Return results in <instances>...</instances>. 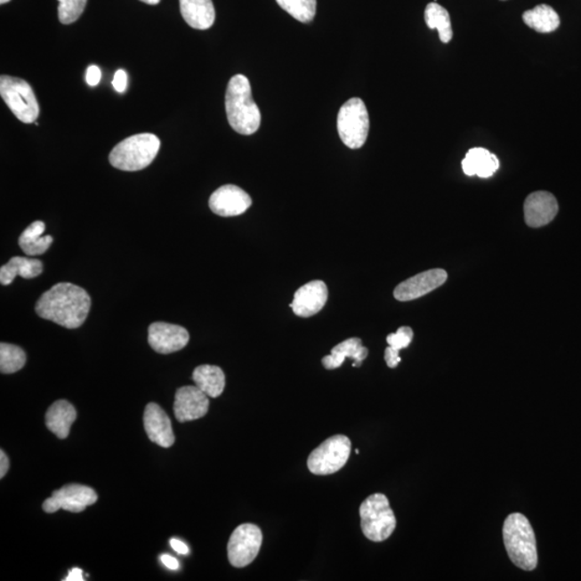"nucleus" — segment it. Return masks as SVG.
Masks as SVG:
<instances>
[{
  "instance_id": "nucleus-3",
  "label": "nucleus",
  "mask_w": 581,
  "mask_h": 581,
  "mask_svg": "<svg viewBox=\"0 0 581 581\" xmlns=\"http://www.w3.org/2000/svg\"><path fill=\"white\" fill-rule=\"evenodd\" d=\"M504 545L512 562L519 569L533 570L537 567L538 555L536 534L531 523L521 513H512L503 527Z\"/></svg>"
},
{
  "instance_id": "nucleus-6",
  "label": "nucleus",
  "mask_w": 581,
  "mask_h": 581,
  "mask_svg": "<svg viewBox=\"0 0 581 581\" xmlns=\"http://www.w3.org/2000/svg\"><path fill=\"white\" fill-rule=\"evenodd\" d=\"M0 95L20 122L30 125L37 120L40 113L39 104L32 86L27 81L2 76Z\"/></svg>"
},
{
  "instance_id": "nucleus-11",
  "label": "nucleus",
  "mask_w": 581,
  "mask_h": 581,
  "mask_svg": "<svg viewBox=\"0 0 581 581\" xmlns=\"http://www.w3.org/2000/svg\"><path fill=\"white\" fill-rule=\"evenodd\" d=\"M448 274L444 270H430L405 280L394 290V297L399 302H409L429 295L445 284Z\"/></svg>"
},
{
  "instance_id": "nucleus-17",
  "label": "nucleus",
  "mask_w": 581,
  "mask_h": 581,
  "mask_svg": "<svg viewBox=\"0 0 581 581\" xmlns=\"http://www.w3.org/2000/svg\"><path fill=\"white\" fill-rule=\"evenodd\" d=\"M143 424L149 440L163 448H169L174 443L171 419L156 403L147 405L143 415Z\"/></svg>"
},
{
  "instance_id": "nucleus-16",
  "label": "nucleus",
  "mask_w": 581,
  "mask_h": 581,
  "mask_svg": "<svg viewBox=\"0 0 581 581\" xmlns=\"http://www.w3.org/2000/svg\"><path fill=\"white\" fill-rule=\"evenodd\" d=\"M558 212L557 199L549 192L529 194L524 202V219L529 228L537 229L549 224Z\"/></svg>"
},
{
  "instance_id": "nucleus-38",
  "label": "nucleus",
  "mask_w": 581,
  "mask_h": 581,
  "mask_svg": "<svg viewBox=\"0 0 581 581\" xmlns=\"http://www.w3.org/2000/svg\"><path fill=\"white\" fill-rule=\"evenodd\" d=\"M141 2L145 3L147 4H153V6H154V4H159V2H161V0H141Z\"/></svg>"
},
{
  "instance_id": "nucleus-26",
  "label": "nucleus",
  "mask_w": 581,
  "mask_h": 581,
  "mask_svg": "<svg viewBox=\"0 0 581 581\" xmlns=\"http://www.w3.org/2000/svg\"><path fill=\"white\" fill-rule=\"evenodd\" d=\"M424 19L430 29L439 30L441 43H450L454 32H452L449 12L444 7L436 3L429 4L425 8Z\"/></svg>"
},
{
  "instance_id": "nucleus-22",
  "label": "nucleus",
  "mask_w": 581,
  "mask_h": 581,
  "mask_svg": "<svg viewBox=\"0 0 581 581\" xmlns=\"http://www.w3.org/2000/svg\"><path fill=\"white\" fill-rule=\"evenodd\" d=\"M43 270V262L37 259L14 256L0 269V282L4 286H8L17 276H20L24 279H33V278L38 277Z\"/></svg>"
},
{
  "instance_id": "nucleus-19",
  "label": "nucleus",
  "mask_w": 581,
  "mask_h": 581,
  "mask_svg": "<svg viewBox=\"0 0 581 581\" xmlns=\"http://www.w3.org/2000/svg\"><path fill=\"white\" fill-rule=\"evenodd\" d=\"M367 356V348L363 346L361 339L353 337L334 347L330 356L322 359V364L327 369H336L342 367L344 359L351 358L354 361L353 367H361Z\"/></svg>"
},
{
  "instance_id": "nucleus-32",
  "label": "nucleus",
  "mask_w": 581,
  "mask_h": 581,
  "mask_svg": "<svg viewBox=\"0 0 581 581\" xmlns=\"http://www.w3.org/2000/svg\"><path fill=\"white\" fill-rule=\"evenodd\" d=\"M384 359L390 368H395L400 362L399 351L393 347L385 349Z\"/></svg>"
},
{
  "instance_id": "nucleus-12",
  "label": "nucleus",
  "mask_w": 581,
  "mask_h": 581,
  "mask_svg": "<svg viewBox=\"0 0 581 581\" xmlns=\"http://www.w3.org/2000/svg\"><path fill=\"white\" fill-rule=\"evenodd\" d=\"M189 341V332L176 324L156 322L149 327L148 342L157 353L177 352L187 346Z\"/></svg>"
},
{
  "instance_id": "nucleus-27",
  "label": "nucleus",
  "mask_w": 581,
  "mask_h": 581,
  "mask_svg": "<svg viewBox=\"0 0 581 581\" xmlns=\"http://www.w3.org/2000/svg\"><path fill=\"white\" fill-rule=\"evenodd\" d=\"M27 363V354L15 344H0V372L13 374L19 372Z\"/></svg>"
},
{
  "instance_id": "nucleus-18",
  "label": "nucleus",
  "mask_w": 581,
  "mask_h": 581,
  "mask_svg": "<svg viewBox=\"0 0 581 581\" xmlns=\"http://www.w3.org/2000/svg\"><path fill=\"white\" fill-rule=\"evenodd\" d=\"M180 12L190 27L205 30L213 27L215 10L213 0H179Z\"/></svg>"
},
{
  "instance_id": "nucleus-25",
  "label": "nucleus",
  "mask_w": 581,
  "mask_h": 581,
  "mask_svg": "<svg viewBox=\"0 0 581 581\" xmlns=\"http://www.w3.org/2000/svg\"><path fill=\"white\" fill-rule=\"evenodd\" d=\"M524 23L537 33H553L560 27V18L554 9L547 4H538L536 8L528 10L522 15Z\"/></svg>"
},
{
  "instance_id": "nucleus-10",
  "label": "nucleus",
  "mask_w": 581,
  "mask_h": 581,
  "mask_svg": "<svg viewBox=\"0 0 581 581\" xmlns=\"http://www.w3.org/2000/svg\"><path fill=\"white\" fill-rule=\"evenodd\" d=\"M97 498L99 496L92 488L73 483V485H67L60 490H55L52 496L46 498L43 508L48 513L56 512L60 509L70 512H81L87 506L95 504Z\"/></svg>"
},
{
  "instance_id": "nucleus-24",
  "label": "nucleus",
  "mask_w": 581,
  "mask_h": 581,
  "mask_svg": "<svg viewBox=\"0 0 581 581\" xmlns=\"http://www.w3.org/2000/svg\"><path fill=\"white\" fill-rule=\"evenodd\" d=\"M45 224L43 221H35L20 236L19 245L27 255L34 256L44 254L53 243L52 236H43Z\"/></svg>"
},
{
  "instance_id": "nucleus-20",
  "label": "nucleus",
  "mask_w": 581,
  "mask_h": 581,
  "mask_svg": "<svg viewBox=\"0 0 581 581\" xmlns=\"http://www.w3.org/2000/svg\"><path fill=\"white\" fill-rule=\"evenodd\" d=\"M462 168L467 176L490 178L500 168V161L487 149L472 148L463 159Z\"/></svg>"
},
{
  "instance_id": "nucleus-13",
  "label": "nucleus",
  "mask_w": 581,
  "mask_h": 581,
  "mask_svg": "<svg viewBox=\"0 0 581 581\" xmlns=\"http://www.w3.org/2000/svg\"><path fill=\"white\" fill-rule=\"evenodd\" d=\"M252 199L248 193L238 185L226 184L214 192L209 199V207L221 217H236L250 208Z\"/></svg>"
},
{
  "instance_id": "nucleus-31",
  "label": "nucleus",
  "mask_w": 581,
  "mask_h": 581,
  "mask_svg": "<svg viewBox=\"0 0 581 581\" xmlns=\"http://www.w3.org/2000/svg\"><path fill=\"white\" fill-rule=\"evenodd\" d=\"M85 79L90 86H96L101 79V70L96 65H91L86 70Z\"/></svg>"
},
{
  "instance_id": "nucleus-35",
  "label": "nucleus",
  "mask_w": 581,
  "mask_h": 581,
  "mask_svg": "<svg viewBox=\"0 0 581 581\" xmlns=\"http://www.w3.org/2000/svg\"><path fill=\"white\" fill-rule=\"evenodd\" d=\"M171 546L174 550V552L180 553V554H188L189 553V547L187 545H185L183 542L179 541V539L176 538H172L171 539Z\"/></svg>"
},
{
  "instance_id": "nucleus-8",
  "label": "nucleus",
  "mask_w": 581,
  "mask_h": 581,
  "mask_svg": "<svg viewBox=\"0 0 581 581\" xmlns=\"http://www.w3.org/2000/svg\"><path fill=\"white\" fill-rule=\"evenodd\" d=\"M351 454V441L347 436H332L311 452L308 469L315 475L334 474L347 464Z\"/></svg>"
},
{
  "instance_id": "nucleus-9",
  "label": "nucleus",
  "mask_w": 581,
  "mask_h": 581,
  "mask_svg": "<svg viewBox=\"0 0 581 581\" xmlns=\"http://www.w3.org/2000/svg\"><path fill=\"white\" fill-rule=\"evenodd\" d=\"M263 534L255 524L244 523L236 528L228 544L230 563L235 568H245L258 557Z\"/></svg>"
},
{
  "instance_id": "nucleus-4",
  "label": "nucleus",
  "mask_w": 581,
  "mask_h": 581,
  "mask_svg": "<svg viewBox=\"0 0 581 581\" xmlns=\"http://www.w3.org/2000/svg\"><path fill=\"white\" fill-rule=\"evenodd\" d=\"M161 141L154 133H137L113 148L109 161L113 167L125 172L147 168L157 157Z\"/></svg>"
},
{
  "instance_id": "nucleus-29",
  "label": "nucleus",
  "mask_w": 581,
  "mask_h": 581,
  "mask_svg": "<svg viewBox=\"0 0 581 581\" xmlns=\"http://www.w3.org/2000/svg\"><path fill=\"white\" fill-rule=\"evenodd\" d=\"M58 2L60 22L69 25L75 23L84 13L87 0H58Z\"/></svg>"
},
{
  "instance_id": "nucleus-5",
  "label": "nucleus",
  "mask_w": 581,
  "mask_h": 581,
  "mask_svg": "<svg viewBox=\"0 0 581 581\" xmlns=\"http://www.w3.org/2000/svg\"><path fill=\"white\" fill-rule=\"evenodd\" d=\"M359 516L364 537L372 542L385 541L392 536L397 528V519L388 497L383 493H375L368 496L359 507Z\"/></svg>"
},
{
  "instance_id": "nucleus-39",
  "label": "nucleus",
  "mask_w": 581,
  "mask_h": 581,
  "mask_svg": "<svg viewBox=\"0 0 581 581\" xmlns=\"http://www.w3.org/2000/svg\"><path fill=\"white\" fill-rule=\"evenodd\" d=\"M9 2H10V0H0V4H7Z\"/></svg>"
},
{
  "instance_id": "nucleus-7",
  "label": "nucleus",
  "mask_w": 581,
  "mask_h": 581,
  "mask_svg": "<svg viewBox=\"0 0 581 581\" xmlns=\"http://www.w3.org/2000/svg\"><path fill=\"white\" fill-rule=\"evenodd\" d=\"M337 130L342 141L348 148L359 149L367 141L369 117L364 101L358 97L349 100L338 112Z\"/></svg>"
},
{
  "instance_id": "nucleus-28",
  "label": "nucleus",
  "mask_w": 581,
  "mask_h": 581,
  "mask_svg": "<svg viewBox=\"0 0 581 581\" xmlns=\"http://www.w3.org/2000/svg\"><path fill=\"white\" fill-rule=\"evenodd\" d=\"M281 9L302 23H310L316 17L317 0H276Z\"/></svg>"
},
{
  "instance_id": "nucleus-30",
  "label": "nucleus",
  "mask_w": 581,
  "mask_h": 581,
  "mask_svg": "<svg viewBox=\"0 0 581 581\" xmlns=\"http://www.w3.org/2000/svg\"><path fill=\"white\" fill-rule=\"evenodd\" d=\"M414 332L409 327H399L397 333L390 334L387 337V343L390 347L402 351L408 348L411 342H413Z\"/></svg>"
},
{
  "instance_id": "nucleus-1",
  "label": "nucleus",
  "mask_w": 581,
  "mask_h": 581,
  "mask_svg": "<svg viewBox=\"0 0 581 581\" xmlns=\"http://www.w3.org/2000/svg\"><path fill=\"white\" fill-rule=\"evenodd\" d=\"M91 297L82 287L61 282L40 296L36 312L44 320L66 328H78L85 323L91 310Z\"/></svg>"
},
{
  "instance_id": "nucleus-37",
  "label": "nucleus",
  "mask_w": 581,
  "mask_h": 581,
  "mask_svg": "<svg viewBox=\"0 0 581 581\" xmlns=\"http://www.w3.org/2000/svg\"><path fill=\"white\" fill-rule=\"evenodd\" d=\"M84 572L81 569L75 568L69 570V576L65 578V581H84Z\"/></svg>"
},
{
  "instance_id": "nucleus-21",
  "label": "nucleus",
  "mask_w": 581,
  "mask_h": 581,
  "mask_svg": "<svg viewBox=\"0 0 581 581\" xmlns=\"http://www.w3.org/2000/svg\"><path fill=\"white\" fill-rule=\"evenodd\" d=\"M77 419V411L73 405L65 399L51 405L45 414V425L61 440H65L70 433L71 425Z\"/></svg>"
},
{
  "instance_id": "nucleus-15",
  "label": "nucleus",
  "mask_w": 581,
  "mask_h": 581,
  "mask_svg": "<svg viewBox=\"0 0 581 581\" xmlns=\"http://www.w3.org/2000/svg\"><path fill=\"white\" fill-rule=\"evenodd\" d=\"M328 290L321 280L308 282L295 292L290 307L296 316L310 318L317 315L326 306Z\"/></svg>"
},
{
  "instance_id": "nucleus-23",
  "label": "nucleus",
  "mask_w": 581,
  "mask_h": 581,
  "mask_svg": "<svg viewBox=\"0 0 581 581\" xmlns=\"http://www.w3.org/2000/svg\"><path fill=\"white\" fill-rule=\"evenodd\" d=\"M193 382L209 398L215 399L223 393L225 375L214 365H200L193 372Z\"/></svg>"
},
{
  "instance_id": "nucleus-34",
  "label": "nucleus",
  "mask_w": 581,
  "mask_h": 581,
  "mask_svg": "<svg viewBox=\"0 0 581 581\" xmlns=\"http://www.w3.org/2000/svg\"><path fill=\"white\" fill-rule=\"evenodd\" d=\"M10 466V462L4 450L0 451V478L6 476Z\"/></svg>"
},
{
  "instance_id": "nucleus-14",
  "label": "nucleus",
  "mask_w": 581,
  "mask_h": 581,
  "mask_svg": "<svg viewBox=\"0 0 581 581\" xmlns=\"http://www.w3.org/2000/svg\"><path fill=\"white\" fill-rule=\"evenodd\" d=\"M209 409V397L197 385H187L177 390L173 413L179 423L203 418Z\"/></svg>"
},
{
  "instance_id": "nucleus-36",
  "label": "nucleus",
  "mask_w": 581,
  "mask_h": 581,
  "mask_svg": "<svg viewBox=\"0 0 581 581\" xmlns=\"http://www.w3.org/2000/svg\"><path fill=\"white\" fill-rule=\"evenodd\" d=\"M161 561L168 569H179L178 560L172 557V555L162 554L161 555Z\"/></svg>"
},
{
  "instance_id": "nucleus-33",
  "label": "nucleus",
  "mask_w": 581,
  "mask_h": 581,
  "mask_svg": "<svg viewBox=\"0 0 581 581\" xmlns=\"http://www.w3.org/2000/svg\"><path fill=\"white\" fill-rule=\"evenodd\" d=\"M113 87L117 92L125 93L127 89V74L125 70L119 69L112 81Z\"/></svg>"
},
{
  "instance_id": "nucleus-2",
  "label": "nucleus",
  "mask_w": 581,
  "mask_h": 581,
  "mask_svg": "<svg viewBox=\"0 0 581 581\" xmlns=\"http://www.w3.org/2000/svg\"><path fill=\"white\" fill-rule=\"evenodd\" d=\"M225 109L230 125L241 135H252L261 125V111L252 97L251 85L244 75H236L229 82Z\"/></svg>"
}]
</instances>
